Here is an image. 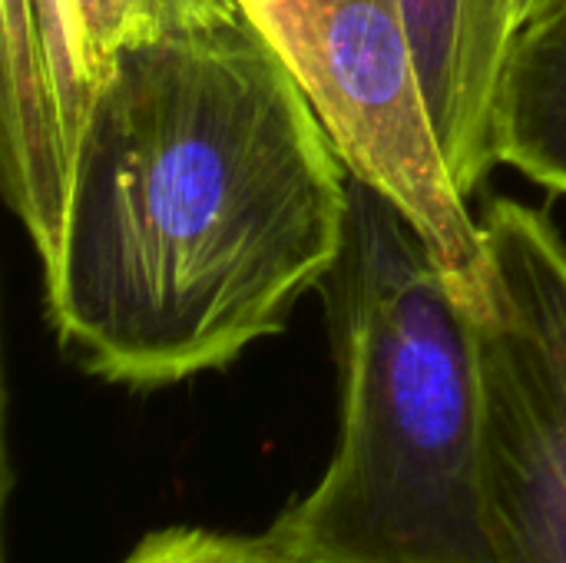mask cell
<instances>
[{"instance_id": "cell-3", "label": "cell", "mask_w": 566, "mask_h": 563, "mask_svg": "<svg viewBox=\"0 0 566 563\" xmlns=\"http://www.w3.org/2000/svg\"><path fill=\"white\" fill-rule=\"evenodd\" d=\"M481 229L474 325L491 561L566 563V242L517 199H494Z\"/></svg>"}, {"instance_id": "cell-2", "label": "cell", "mask_w": 566, "mask_h": 563, "mask_svg": "<svg viewBox=\"0 0 566 563\" xmlns=\"http://www.w3.org/2000/svg\"><path fill=\"white\" fill-rule=\"evenodd\" d=\"M322 292L338 438L269 538L305 563H494L474 312L408 216L355 176L345 249Z\"/></svg>"}, {"instance_id": "cell-5", "label": "cell", "mask_w": 566, "mask_h": 563, "mask_svg": "<svg viewBox=\"0 0 566 563\" xmlns=\"http://www.w3.org/2000/svg\"><path fill=\"white\" fill-rule=\"evenodd\" d=\"M451 176L471 199L494 159V100L511 46L507 0H398Z\"/></svg>"}, {"instance_id": "cell-9", "label": "cell", "mask_w": 566, "mask_h": 563, "mask_svg": "<svg viewBox=\"0 0 566 563\" xmlns=\"http://www.w3.org/2000/svg\"><path fill=\"white\" fill-rule=\"evenodd\" d=\"M566 0H507V20H511V37L531 23H537L541 17L564 10Z\"/></svg>"}, {"instance_id": "cell-8", "label": "cell", "mask_w": 566, "mask_h": 563, "mask_svg": "<svg viewBox=\"0 0 566 563\" xmlns=\"http://www.w3.org/2000/svg\"><path fill=\"white\" fill-rule=\"evenodd\" d=\"M70 3L76 13V30H80L86 66L99 86L113 53L133 33H139L156 17H163L176 7H186L192 0H70Z\"/></svg>"}, {"instance_id": "cell-4", "label": "cell", "mask_w": 566, "mask_h": 563, "mask_svg": "<svg viewBox=\"0 0 566 563\" xmlns=\"http://www.w3.org/2000/svg\"><path fill=\"white\" fill-rule=\"evenodd\" d=\"M239 3L298 76L348 173L408 216L474 312L484 229L438 143L398 0Z\"/></svg>"}, {"instance_id": "cell-6", "label": "cell", "mask_w": 566, "mask_h": 563, "mask_svg": "<svg viewBox=\"0 0 566 563\" xmlns=\"http://www.w3.org/2000/svg\"><path fill=\"white\" fill-rule=\"evenodd\" d=\"M494 159L566 196V7L511 37L494 100Z\"/></svg>"}, {"instance_id": "cell-1", "label": "cell", "mask_w": 566, "mask_h": 563, "mask_svg": "<svg viewBox=\"0 0 566 563\" xmlns=\"http://www.w3.org/2000/svg\"><path fill=\"white\" fill-rule=\"evenodd\" d=\"M352 173L292 66L239 0L133 33L99 80L43 262L60 348L153 392L279 335L332 275Z\"/></svg>"}, {"instance_id": "cell-7", "label": "cell", "mask_w": 566, "mask_h": 563, "mask_svg": "<svg viewBox=\"0 0 566 563\" xmlns=\"http://www.w3.org/2000/svg\"><path fill=\"white\" fill-rule=\"evenodd\" d=\"M123 563H305L265 534L172 524L146 534Z\"/></svg>"}]
</instances>
